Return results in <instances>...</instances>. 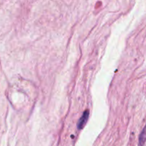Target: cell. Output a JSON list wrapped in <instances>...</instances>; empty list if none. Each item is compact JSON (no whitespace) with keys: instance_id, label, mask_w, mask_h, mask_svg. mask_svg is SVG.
I'll list each match as a JSON object with an SVG mask.
<instances>
[{"instance_id":"1","label":"cell","mask_w":146,"mask_h":146,"mask_svg":"<svg viewBox=\"0 0 146 146\" xmlns=\"http://www.w3.org/2000/svg\"><path fill=\"white\" fill-rule=\"evenodd\" d=\"M88 117H89V110H85V112L82 114V117H80V119L79 120L78 123V128L79 130H82L84 127H85V124L87 123L88 120Z\"/></svg>"},{"instance_id":"2","label":"cell","mask_w":146,"mask_h":146,"mask_svg":"<svg viewBox=\"0 0 146 146\" xmlns=\"http://www.w3.org/2000/svg\"><path fill=\"white\" fill-rule=\"evenodd\" d=\"M146 141V125L143 128V131L140 133L139 137V145L143 146Z\"/></svg>"}]
</instances>
